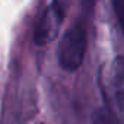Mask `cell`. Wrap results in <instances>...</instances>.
<instances>
[{"label": "cell", "instance_id": "cell-1", "mask_svg": "<svg viewBox=\"0 0 124 124\" xmlns=\"http://www.w3.org/2000/svg\"><path fill=\"white\" fill-rule=\"evenodd\" d=\"M88 34L82 21H76L63 34L58 45V63L67 72L78 70L86 54Z\"/></svg>", "mask_w": 124, "mask_h": 124}, {"label": "cell", "instance_id": "cell-2", "mask_svg": "<svg viewBox=\"0 0 124 124\" xmlns=\"http://www.w3.org/2000/svg\"><path fill=\"white\" fill-rule=\"evenodd\" d=\"M107 111L124 124V55L114 58L104 83Z\"/></svg>", "mask_w": 124, "mask_h": 124}, {"label": "cell", "instance_id": "cell-3", "mask_svg": "<svg viewBox=\"0 0 124 124\" xmlns=\"http://www.w3.org/2000/svg\"><path fill=\"white\" fill-rule=\"evenodd\" d=\"M64 15H66L64 0H53L47 6V9L44 10V13L41 15V18L35 26L34 41L37 45L42 47V45L51 42L57 37L60 26L63 23Z\"/></svg>", "mask_w": 124, "mask_h": 124}, {"label": "cell", "instance_id": "cell-4", "mask_svg": "<svg viewBox=\"0 0 124 124\" xmlns=\"http://www.w3.org/2000/svg\"><path fill=\"white\" fill-rule=\"evenodd\" d=\"M93 124H123V123H120L109 111L98 109L93 115Z\"/></svg>", "mask_w": 124, "mask_h": 124}, {"label": "cell", "instance_id": "cell-5", "mask_svg": "<svg viewBox=\"0 0 124 124\" xmlns=\"http://www.w3.org/2000/svg\"><path fill=\"white\" fill-rule=\"evenodd\" d=\"M112 3V9L117 18V22L120 25V29L124 35V0H111Z\"/></svg>", "mask_w": 124, "mask_h": 124}]
</instances>
